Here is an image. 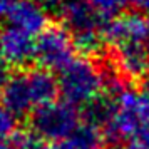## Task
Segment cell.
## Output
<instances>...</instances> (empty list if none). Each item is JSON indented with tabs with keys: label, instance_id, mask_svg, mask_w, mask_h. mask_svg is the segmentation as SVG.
I'll use <instances>...</instances> for the list:
<instances>
[{
	"label": "cell",
	"instance_id": "cell-2",
	"mask_svg": "<svg viewBox=\"0 0 149 149\" xmlns=\"http://www.w3.org/2000/svg\"><path fill=\"white\" fill-rule=\"evenodd\" d=\"M10 17H12V22L17 24L15 27L20 29V30H25V32H32L39 27V14H35V10L32 5L29 3H17L14 5L12 12H10Z\"/></svg>",
	"mask_w": 149,
	"mask_h": 149
},
{
	"label": "cell",
	"instance_id": "cell-1",
	"mask_svg": "<svg viewBox=\"0 0 149 149\" xmlns=\"http://www.w3.org/2000/svg\"><path fill=\"white\" fill-rule=\"evenodd\" d=\"M3 50L14 61H22L29 54V32L20 29H12L3 35Z\"/></svg>",
	"mask_w": 149,
	"mask_h": 149
}]
</instances>
